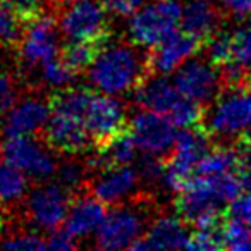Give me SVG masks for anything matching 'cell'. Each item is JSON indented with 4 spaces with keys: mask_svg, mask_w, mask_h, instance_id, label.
Returning <instances> with one entry per match:
<instances>
[{
    "mask_svg": "<svg viewBox=\"0 0 251 251\" xmlns=\"http://www.w3.org/2000/svg\"><path fill=\"white\" fill-rule=\"evenodd\" d=\"M147 239L155 251H181L188 244L189 234L181 217L160 215L148 227Z\"/></svg>",
    "mask_w": 251,
    "mask_h": 251,
    "instance_id": "cell-20",
    "label": "cell"
},
{
    "mask_svg": "<svg viewBox=\"0 0 251 251\" xmlns=\"http://www.w3.org/2000/svg\"><path fill=\"white\" fill-rule=\"evenodd\" d=\"M251 126V90L246 84L227 86L217 95L205 129L215 136L243 134Z\"/></svg>",
    "mask_w": 251,
    "mask_h": 251,
    "instance_id": "cell-4",
    "label": "cell"
},
{
    "mask_svg": "<svg viewBox=\"0 0 251 251\" xmlns=\"http://www.w3.org/2000/svg\"><path fill=\"white\" fill-rule=\"evenodd\" d=\"M210 150V133L206 129L182 127L177 133L172 153L164 165L162 184L167 191L179 193L191 181L193 171L198 167L203 155Z\"/></svg>",
    "mask_w": 251,
    "mask_h": 251,
    "instance_id": "cell-3",
    "label": "cell"
},
{
    "mask_svg": "<svg viewBox=\"0 0 251 251\" xmlns=\"http://www.w3.org/2000/svg\"><path fill=\"white\" fill-rule=\"evenodd\" d=\"M88 251H108V250H105V248H101V246H98V248H90Z\"/></svg>",
    "mask_w": 251,
    "mask_h": 251,
    "instance_id": "cell-43",
    "label": "cell"
},
{
    "mask_svg": "<svg viewBox=\"0 0 251 251\" xmlns=\"http://www.w3.org/2000/svg\"><path fill=\"white\" fill-rule=\"evenodd\" d=\"M147 73V57L141 55L134 43H115L100 50L88 67V79L98 91L115 97L136 90Z\"/></svg>",
    "mask_w": 251,
    "mask_h": 251,
    "instance_id": "cell-1",
    "label": "cell"
},
{
    "mask_svg": "<svg viewBox=\"0 0 251 251\" xmlns=\"http://www.w3.org/2000/svg\"><path fill=\"white\" fill-rule=\"evenodd\" d=\"M71 206V193L59 182L45 184L31 191L26 200V215L38 230H55L66 222Z\"/></svg>",
    "mask_w": 251,
    "mask_h": 251,
    "instance_id": "cell-9",
    "label": "cell"
},
{
    "mask_svg": "<svg viewBox=\"0 0 251 251\" xmlns=\"http://www.w3.org/2000/svg\"><path fill=\"white\" fill-rule=\"evenodd\" d=\"M43 133H45V141L49 148L60 151V153H83L90 148V145H93L84 119L79 115L67 114V112H50V119Z\"/></svg>",
    "mask_w": 251,
    "mask_h": 251,
    "instance_id": "cell-11",
    "label": "cell"
},
{
    "mask_svg": "<svg viewBox=\"0 0 251 251\" xmlns=\"http://www.w3.org/2000/svg\"><path fill=\"white\" fill-rule=\"evenodd\" d=\"M26 23L23 18L11 7L0 2V45L18 47L25 35Z\"/></svg>",
    "mask_w": 251,
    "mask_h": 251,
    "instance_id": "cell-26",
    "label": "cell"
},
{
    "mask_svg": "<svg viewBox=\"0 0 251 251\" xmlns=\"http://www.w3.org/2000/svg\"><path fill=\"white\" fill-rule=\"evenodd\" d=\"M57 28L59 23L49 12H43L26 25L25 35L18 45L23 66L36 69L55 59L59 53Z\"/></svg>",
    "mask_w": 251,
    "mask_h": 251,
    "instance_id": "cell-7",
    "label": "cell"
},
{
    "mask_svg": "<svg viewBox=\"0 0 251 251\" xmlns=\"http://www.w3.org/2000/svg\"><path fill=\"white\" fill-rule=\"evenodd\" d=\"M0 229H2V215H0Z\"/></svg>",
    "mask_w": 251,
    "mask_h": 251,
    "instance_id": "cell-45",
    "label": "cell"
},
{
    "mask_svg": "<svg viewBox=\"0 0 251 251\" xmlns=\"http://www.w3.org/2000/svg\"><path fill=\"white\" fill-rule=\"evenodd\" d=\"M0 155L4 162L38 181L50 179L59 169L55 157L33 136H5Z\"/></svg>",
    "mask_w": 251,
    "mask_h": 251,
    "instance_id": "cell-6",
    "label": "cell"
},
{
    "mask_svg": "<svg viewBox=\"0 0 251 251\" xmlns=\"http://www.w3.org/2000/svg\"><path fill=\"white\" fill-rule=\"evenodd\" d=\"M136 150L138 145L134 143L129 129L117 134L114 140H110L107 145L98 148L107 169L119 167V165H131L134 162V158H136Z\"/></svg>",
    "mask_w": 251,
    "mask_h": 251,
    "instance_id": "cell-23",
    "label": "cell"
},
{
    "mask_svg": "<svg viewBox=\"0 0 251 251\" xmlns=\"http://www.w3.org/2000/svg\"><path fill=\"white\" fill-rule=\"evenodd\" d=\"M182 21V5L177 0H151L140 7L129 19L127 33L136 47L158 45L179 29Z\"/></svg>",
    "mask_w": 251,
    "mask_h": 251,
    "instance_id": "cell-2",
    "label": "cell"
},
{
    "mask_svg": "<svg viewBox=\"0 0 251 251\" xmlns=\"http://www.w3.org/2000/svg\"><path fill=\"white\" fill-rule=\"evenodd\" d=\"M226 251H251V226L239 220L227 219L217 229Z\"/></svg>",
    "mask_w": 251,
    "mask_h": 251,
    "instance_id": "cell-24",
    "label": "cell"
},
{
    "mask_svg": "<svg viewBox=\"0 0 251 251\" xmlns=\"http://www.w3.org/2000/svg\"><path fill=\"white\" fill-rule=\"evenodd\" d=\"M241 157L239 151L229 147L210 148L196 167V174L206 177H224V176L239 174Z\"/></svg>",
    "mask_w": 251,
    "mask_h": 251,
    "instance_id": "cell-21",
    "label": "cell"
},
{
    "mask_svg": "<svg viewBox=\"0 0 251 251\" xmlns=\"http://www.w3.org/2000/svg\"><path fill=\"white\" fill-rule=\"evenodd\" d=\"M0 251H45V239L35 230H19L0 241Z\"/></svg>",
    "mask_w": 251,
    "mask_h": 251,
    "instance_id": "cell-28",
    "label": "cell"
},
{
    "mask_svg": "<svg viewBox=\"0 0 251 251\" xmlns=\"http://www.w3.org/2000/svg\"><path fill=\"white\" fill-rule=\"evenodd\" d=\"M232 42V60L243 67H251V23H244L230 33Z\"/></svg>",
    "mask_w": 251,
    "mask_h": 251,
    "instance_id": "cell-30",
    "label": "cell"
},
{
    "mask_svg": "<svg viewBox=\"0 0 251 251\" xmlns=\"http://www.w3.org/2000/svg\"><path fill=\"white\" fill-rule=\"evenodd\" d=\"M222 11L236 19L251 18V0H219Z\"/></svg>",
    "mask_w": 251,
    "mask_h": 251,
    "instance_id": "cell-39",
    "label": "cell"
},
{
    "mask_svg": "<svg viewBox=\"0 0 251 251\" xmlns=\"http://www.w3.org/2000/svg\"><path fill=\"white\" fill-rule=\"evenodd\" d=\"M164 165L160 160H158L157 155H150L145 153V158L141 160L140 167H138V172H140V177L147 182H160L162 181V174H164Z\"/></svg>",
    "mask_w": 251,
    "mask_h": 251,
    "instance_id": "cell-35",
    "label": "cell"
},
{
    "mask_svg": "<svg viewBox=\"0 0 251 251\" xmlns=\"http://www.w3.org/2000/svg\"><path fill=\"white\" fill-rule=\"evenodd\" d=\"M219 25L220 11L212 0H188L182 7V29L198 38L203 45L219 31Z\"/></svg>",
    "mask_w": 251,
    "mask_h": 251,
    "instance_id": "cell-19",
    "label": "cell"
},
{
    "mask_svg": "<svg viewBox=\"0 0 251 251\" xmlns=\"http://www.w3.org/2000/svg\"><path fill=\"white\" fill-rule=\"evenodd\" d=\"M62 2H71V4H76V2H84V0H62Z\"/></svg>",
    "mask_w": 251,
    "mask_h": 251,
    "instance_id": "cell-44",
    "label": "cell"
},
{
    "mask_svg": "<svg viewBox=\"0 0 251 251\" xmlns=\"http://www.w3.org/2000/svg\"><path fill=\"white\" fill-rule=\"evenodd\" d=\"M184 251H226L217 230H196L189 236Z\"/></svg>",
    "mask_w": 251,
    "mask_h": 251,
    "instance_id": "cell-32",
    "label": "cell"
},
{
    "mask_svg": "<svg viewBox=\"0 0 251 251\" xmlns=\"http://www.w3.org/2000/svg\"><path fill=\"white\" fill-rule=\"evenodd\" d=\"M86 165H81L77 162H64L62 165H59L57 169V182L60 186L67 189L69 193L76 191L81 188L84 181V176H86Z\"/></svg>",
    "mask_w": 251,
    "mask_h": 251,
    "instance_id": "cell-31",
    "label": "cell"
},
{
    "mask_svg": "<svg viewBox=\"0 0 251 251\" xmlns=\"http://www.w3.org/2000/svg\"><path fill=\"white\" fill-rule=\"evenodd\" d=\"M28 193V176L18 167L0 164V205H12L21 201Z\"/></svg>",
    "mask_w": 251,
    "mask_h": 251,
    "instance_id": "cell-22",
    "label": "cell"
},
{
    "mask_svg": "<svg viewBox=\"0 0 251 251\" xmlns=\"http://www.w3.org/2000/svg\"><path fill=\"white\" fill-rule=\"evenodd\" d=\"M241 143H246V145H250V147H251V126L243 133V138H241Z\"/></svg>",
    "mask_w": 251,
    "mask_h": 251,
    "instance_id": "cell-41",
    "label": "cell"
},
{
    "mask_svg": "<svg viewBox=\"0 0 251 251\" xmlns=\"http://www.w3.org/2000/svg\"><path fill=\"white\" fill-rule=\"evenodd\" d=\"M208 60L217 67H222L232 60V42L229 31H217L208 42L205 43Z\"/></svg>",
    "mask_w": 251,
    "mask_h": 251,
    "instance_id": "cell-29",
    "label": "cell"
},
{
    "mask_svg": "<svg viewBox=\"0 0 251 251\" xmlns=\"http://www.w3.org/2000/svg\"><path fill=\"white\" fill-rule=\"evenodd\" d=\"M59 31L67 42H108L110 29L107 9L93 0L76 2L62 11L59 18Z\"/></svg>",
    "mask_w": 251,
    "mask_h": 251,
    "instance_id": "cell-5",
    "label": "cell"
},
{
    "mask_svg": "<svg viewBox=\"0 0 251 251\" xmlns=\"http://www.w3.org/2000/svg\"><path fill=\"white\" fill-rule=\"evenodd\" d=\"M122 251H155V250H153V246H151V243L147 239V237H145V239L138 237V239H134L129 246H126Z\"/></svg>",
    "mask_w": 251,
    "mask_h": 251,
    "instance_id": "cell-40",
    "label": "cell"
},
{
    "mask_svg": "<svg viewBox=\"0 0 251 251\" xmlns=\"http://www.w3.org/2000/svg\"><path fill=\"white\" fill-rule=\"evenodd\" d=\"M77 237L69 230H52L45 241V251H77Z\"/></svg>",
    "mask_w": 251,
    "mask_h": 251,
    "instance_id": "cell-33",
    "label": "cell"
},
{
    "mask_svg": "<svg viewBox=\"0 0 251 251\" xmlns=\"http://www.w3.org/2000/svg\"><path fill=\"white\" fill-rule=\"evenodd\" d=\"M134 101L138 107L165 115L174 122L188 108L191 98L184 97L177 90L174 81L171 83L164 76H160L155 79H145L134 90Z\"/></svg>",
    "mask_w": 251,
    "mask_h": 251,
    "instance_id": "cell-13",
    "label": "cell"
},
{
    "mask_svg": "<svg viewBox=\"0 0 251 251\" xmlns=\"http://www.w3.org/2000/svg\"><path fill=\"white\" fill-rule=\"evenodd\" d=\"M176 127L177 126L165 115L145 110V108L134 114L133 119L129 121V126H127V129H129L138 148L145 153L157 155V157L165 155L169 150H172L176 138H177Z\"/></svg>",
    "mask_w": 251,
    "mask_h": 251,
    "instance_id": "cell-10",
    "label": "cell"
},
{
    "mask_svg": "<svg viewBox=\"0 0 251 251\" xmlns=\"http://www.w3.org/2000/svg\"><path fill=\"white\" fill-rule=\"evenodd\" d=\"M140 179V172L131 165L108 167L93 181L91 193L105 205H117L136 189Z\"/></svg>",
    "mask_w": 251,
    "mask_h": 251,
    "instance_id": "cell-17",
    "label": "cell"
},
{
    "mask_svg": "<svg viewBox=\"0 0 251 251\" xmlns=\"http://www.w3.org/2000/svg\"><path fill=\"white\" fill-rule=\"evenodd\" d=\"M203 47L205 45L198 38L186 33L184 29L176 31L162 43L151 47V52L147 55L148 73H155L158 76L176 73Z\"/></svg>",
    "mask_w": 251,
    "mask_h": 251,
    "instance_id": "cell-15",
    "label": "cell"
},
{
    "mask_svg": "<svg viewBox=\"0 0 251 251\" xmlns=\"http://www.w3.org/2000/svg\"><path fill=\"white\" fill-rule=\"evenodd\" d=\"M227 217L251 226V193L244 191L243 195L236 196V198L229 203Z\"/></svg>",
    "mask_w": 251,
    "mask_h": 251,
    "instance_id": "cell-34",
    "label": "cell"
},
{
    "mask_svg": "<svg viewBox=\"0 0 251 251\" xmlns=\"http://www.w3.org/2000/svg\"><path fill=\"white\" fill-rule=\"evenodd\" d=\"M105 47L103 42H69L62 50V60L69 67H73L76 73L93 64L100 50Z\"/></svg>",
    "mask_w": 251,
    "mask_h": 251,
    "instance_id": "cell-25",
    "label": "cell"
},
{
    "mask_svg": "<svg viewBox=\"0 0 251 251\" xmlns=\"http://www.w3.org/2000/svg\"><path fill=\"white\" fill-rule=\"evenodd\" d=\"M145 227L143 213L134 206H117L105 215L97 230L98 246L108 251H122L141 236Z\"/></svg>",
    "mask_w": 251,
    "mask_h": 251,
    "instance_id": "cell-12",
    "label": "cell"
},
{
    "mask_svg": "<svg viewBox=\"0 0 251 251\" xmlns=\"http://www.w3.org/2000/svg\"><path fill=\"white\" fill-rule=\"evenodd\" d=\"M246 86L251 90V67L248 69V73H246Z\"/></svg>",
    "mask_w": 251,
    "mask_h": 251,
    "instance_id": "cell-42",
    "label": "cell"
},
{
    "mask_svg": "<svg viewBox=\"0 0 251 251\" xmlns=\"http://www.w3.org/2000/svg\"><path fill=\"white\" fill-rule=\"evenodd\" d=\"M0 2L11 5V7L21 16L26 25H28L29 21H33L35 18H38L40 14H43V7L38 0H0Z\"/></svg>",
    "mask_w": 251,
    "mask_h": 251,
    "instance_id": "cell-36",
    "label": "cell"
},
{
    "mask_svg": "<svg viewBox=\"0 0 251 251\" xmlns=\"http://www.w3.org/2000/svg\"><path fill=\"white\" fill-rule=\"evenodd\" d=\"M107 208L101 200L97 196H79L69 206V212L66 217V230H69L76 237H86L90 234L97 232L101 226Z\"/></svg>",
    "mask_w": 251,
    "mask_h": 251,
    "instance_id": "cell-18",
    "label": "cell"
},
{
    "mask_svg": "<svg viewBox=\"0 0 251 251\" xmlns=\"http://www.w3.org/2000/svg\"><path fill=\"white\" fill-rule=\"evenodd\" d=\"M18 101V86L9 74H0V114H5Z\"/></svg>",
    "mask_w": 251,
    "mask_h": 251,
    "instance_id": "cell-37",
    "label": "cell"
},
{
    "mask_svg": "<svg viewBox=\"0 0 251 251\" xmlns=\"http://www.w3.org/2000/svg\"><path fill=\"white\" fill-rule=\"evenodd\" d=\"M50 112V103H47L43 98H21L4 114L2 131L5 136H33L45 129Z\"/></svg>",
    "mask_w": 251,
    "mask_h": 251,
    "instance_id": "cell-16",
    "label": "cell"
},
{
    "mask_svg": "<svg viewBox=\"0 0 251 251\" xmlns=\"http://www.w3.org/2000/svg\"><path fill=\"white\" fill-rule=\"evenodd\" d=\"M220 77L222 76L217 71V66H213L210 60L205 62L193 59L176 71L174 84L184 97L203 105L217 98Z\"/></svg>",
    "mask_w": 251,
    "mask_h": 251,
    "instance_id": "cell-14",
    "label": "cell"
},
{
    "mask_svg": "<svg viewBox=\"0 0 251 251\" xmlns=\"http://www.w3.org/2000/svg\"><path fill=\"white\" fill-rule=\"evenodd\" d=\"M84 124L95 147H103L127 129L124 103L114 95H91L84 114Z\"/></svg>",
    "mask_w": 251,
    "mask_h": 251,
    "instance_id": "cell-8",
    "label": "cell"
},
{
    "mask_svg": "<svg viewBox=\"0 0 251 251\" xmlns=\"http://www.w3.org/2000/svg\"><path fill=\"white\" fill-rule=\"evenodd\" d=\"M76 71L73 67H69L62 60V57H55L53 60L47 62L45 66L40 67V77H42V83L47 84L50 88H55V90H62L67 88L76 77Z\"/></svg>",
    "mask_w": 251,
    "mask_h": 251,
    "instance_id": "cell-27",
    "label": "cell"
},
{
    "mask_svg": "<svg viewBox=\"0 0 251 251\" xmlns=\"http://www.w3.org/2000/svg\"><path fill=\"white\" fill-rule=\"evenodd\" d=\"M147 0H101L110 14L119 16V18H127L133 16L140 7H143Z\"/></svg>",
    "mask_w": 251,
    "mask_h": 251,
    "instance_id": "cell-38",
    "label": "cell"
}]
</instances>
